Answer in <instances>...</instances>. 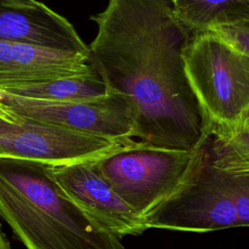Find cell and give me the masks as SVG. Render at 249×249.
<instances>
[{
  "label": "cell",
  "instance_id": "cell-1",
  "mask_svg": "<svg viewBox=\"0 0 249 249\" xmlns=\"http://www.w3.org/2000/svg\"><path fill=\"white\" fill-rule=\"evenodd\" d=\"M94 68L111 91L124 95L136 117L134 139L150 147L194 151L210 137L184 68L191 33L168 0H108L90 17Z\"/></svg>",
  "mask_w": 249,
  "mask_h": 249
},
{
  "label": "cell",
  "instance_id": "cell-2",
  "mask_svg": "<svg viewBox=\"0 0 249 249\" xmlns=\"http://www.w3.org/2000/svg\"><path fill=\"white\" fill-rule=\"evenodd\" d=\"M0 215L26 249H124L67 196L51 164L0 159Z\"/></svg>",
  "mask_w": 249,
  "mask_h": 249
},
{
  "label": "cell",
  "instance_id": "cell-3",
  "mask_svg": "<svg viewBox=\"0 0 249 249\" xmlns=\"http://www.w3.org/2000/svg\"><path fill=\"white\" fill-rule=\"evenodd\" d=\"M187 80L208 137H226L248 125L249 54L210 31L191 35L184 52Z\"/></svg>",
  "mask_w": 249,
  "mask_h": 249
},
{
  "label": "cell",
  "instance_id": "cell-4",
  "mask_svg": "<svg viewBox=\"0 0 249 249\" xmlns=\"http://www.w3.org/2000/svg\"><path fill=\"white\" fill-rule=\"evenodd\" d=\"M144 219L148 229L192 232L249 227V172L218 168L204 152L180 187Z\"/></svg>",
  "mask_w": 249,
  "mask_h": 249
},
{
  "label": "cell",
  "instance_id": "cell-5",
  "mask_svg": "<svg viewBox=\"0 0 249 249\" xmlns=\"http://www.w3.org/2000/svg\"><path fill=\"white\" fill-rule=\"evenodd\" d=\"M205 148L206 145L194 151L166 150L135 141L94 160L93 164L115 192L144 217L188 178Z\"/></svg>",
  "mask_w": 249,
  "mask_h": 249
},
{
  "label": "cell",
  "instance_id": "cell-6",
  "mask_svg": "<svg viewBox=\"0 0 249 249\" xmlns=\"http://www.w3.org/2000/svg\"><path fill=\"white\" fill-rule=\"evenodd\" d=\"M124 146L114 140L26 117L0 102V159L58 165L96 160Z\"/></svg>",
  "mask_w": 249,
  "mask_h": 249
},
{
  "label": "cell",
  "instance_id": "cell-7",
  "mask_svg": "<svg viewBox=\"0 0 249 249\" xmlns=\"http://www.w3.org/2000/svg\"><path fill=\"white\" fill-rule=\"evenodd\" d=\"M1 93L3 103L26 117L124 145L136 141L135 112L130 101L121 93L110 90L106 95L77 102L47 101Z\"/></svg>",
  "mask_w": 249,
  "mask_h": 249
},
{
  "label": "cell",
  "instance_id": "cell-8",
  "mask_svg": "<svg viewBox=\"0 0 249 249\" xmlns=\"http://www.w3.org/2000/svg\"><path fill=\"white\" fill-rule=\"evenodd\" d=\"M93 161L51 165V170L67 196L104 231L122 238L148 230L144 217L115 192Z\"/></svg>",
  "mask_w": 249,
  "mask_h": 249
},
{
  "label": "cell",
  "instance_id": "cell-9",
  "mask_svg": "<svg viewBox=\"0 0 249 249\" xmlns=\"http://www.w3.org/2000/svg\"><path fill=\"white\" fill-rule=\"evenodd\" d=\"M0 41L90 53L70 21L37 0H0Z\"/></svg>",
  "mask_w": 249,
  "mask_h": 249
},
{
  "label": "cell",
  "instance_id": "cell-10",
  "mask_svg": "<svg viewBox=\"0 0 249 249\" xmlns=\"http://www.w3.org/2000/svg\"><path fill=\"white\" fill-rule=\"evenodd\" d=\"M94 71L90 53L0 41V86L44 83Z\"/></svg>",
  "mask_w": 249,
  "mask_h": 249
},
{
  "label": "cell",
  "instance_id": "cell-11",
  "mask_svg": "<svg viewBox=\"0 0 249 249\" xmlns=\"http://www.w3.org/2000/svg\"><path fill=\"white\" fill-rule=\"evenodd\" d=\"M4 93L57 102H77L91 100L110 92V89L98 72L83 76L67 77L44 83L0 86Z\"/></svg>",
  "mask_w": 249,
  "mask_h": 249
},
{
  "label": "cell",
  "instance_id": "cell-12",
  "mask_svg": "<svg viewBox=\"0 0 249 249\" xmlns=\"http://www.w3.org/2000/svg\"><path fill=\"white\" fill-rule=\"evenodd\" d=\"M179 22L191 33L249 16V0H168Z\"/></svg>",
  "mask_w": 249,
  "mask_h": 249
},
{
  "label": "cell",
  "instance_id": "cell-13",
  "mask_svg": "<svg viewBox=\"0 0 249 249\" xmlns=\"http://www.w3.org/2000/svg\"><path fill=\"white\" fill-rule=\"evenodd\" d=\"M205 156L218 168L249 172V126L230 136L213 137L206 144Z\"/></svg>",
  "mask_w": 249,
  "mask_h": 249
},
{
  "label": "cell",
  "instance_id": "cell-14",
  "mask_svg": "<svg viewBox=\"0 0 249 249\" xmlns=\"http://www.w3.org/2000/svg\"><path fill=\"white\" fill-rule=\"evenodd\" d=\"M204 31L215 33L233 47L249 54V16L212 24Z\"/></svg>",
  "mask_w": 249,
  "mask_h": 249
},
{
  "label": "cell",
  "instance_id": "cell-15",
  "mask_svg": "<svg viewBox=\"0 0 249 249\" xmlns=\"http://www.w3.org/2000/svg\"><path fill=\"white\" fill-rule=\"evenodd\" d=\"M0 249H11L10 243L2 231L1 224H0Z\"/></svg>",
  "mask_w": 249,
  "mask_h": 249
},
{
  "label": "cell",
  "instance_id": "cell-16",
  "mask_svg": "<svg viewBox=\"0 0 249 249\" xmlns=\"http://www.w3.org/2000/svg\"><path fill=\"white\" fill-rule=\"evenodd\" d=\"M2 101V93H1V90H0V102Z\"/></svg>",
  "mask_w": 249,
  "mask_h": 249
},
{
  "label": "cell",
  "instance_id": "cell-17",
  "mask_svg": "<svg viewBox=\"0 0 249 249\" xmlns=\"http://www.w3.org/2000/svg\"><path fill=\"white\" fill-rule=\"evenodd\" d=\"M247 126H249V121H248V125Z\"/></svg>",
  "mask_w": 249,
  "mask_h": 249
}]
</instances>
